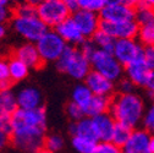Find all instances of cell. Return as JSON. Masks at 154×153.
I'll return each mask as SVG.
<instances>
[{
  "mask_svg": "<svg viewBox=\"0 0 154 153\" xmlns=\"http://www.w3.org/2000/svg\"><path fill=\"white\" fill-rule=\"evenodd\" d=\"M47 114L44 108L25 110L18 108L12 114L11 143L18 151L35 153L44 147Z\"/></svg>",
  "mask_w": 154,
  "mask_h": 153,
  "instance_id": "obj_1",
  "label": "cell"
},
{
  "mask_svg": "<svg viewBox=\"0 0 154 153\" xmlns=\"http://www.w3.org/2000/svg\"><path fill=\"white\" fill-rule=\"evenodd\" d=\"M147 105L144 98L137 92L118 93L111 98L109 113L118 124L125 125L131 130L142 125Z\"/></svg>",
  "mask_w": 154,
  "mask_h": 153,
  "instance_id": "obj_2",
  "label": "cell"
},
{
  "mask_svg": "<svg viewBox=\"0 0 154 153\" xmlns=\"http://www.w3.org/2000/svg\"><path fill=\"white\" fill-rule=\"evenodd\" d=\"M55 64L59 71L69 75L70 77L77 81H85L88 73L92 71L89 59L82 53L79 47L73 45H67Z\"/></svg>",
  "mask_w": 154,
  "mask_h": 153,
  "instance_id": "obj_3",
  "label": "cell"
},
{
  "mask_svg": "<svg viewBox=\"0 0 154 153\" xmlns=\"http://www.w3.org/2000/svg\"><path fill=\"white\" fill-rule=\"evenodd\" d=\"M89 61L93 71L99 72L114 83H118L125 77V67L111 52L97 49L89 58Z\"/></svg>",
  "mask_w": 154,
  "mask_h": 153,
  "instance_id": "obj_4",
  "label": "cell"
},
{
  "mask_svg": "<svg viewBox=\"0 0 154 153\" xmlns=\"http://www.w3.org/2000/svg\"><path fill=\"white\" fill-rule=\"evenodd\" d=\"M11 23L15 31L22 36L28 43H37L41 38L50 30L38 15L28 16V17H17L12 16Z\"/></svg>",
  "mask_w": 154,
  "mask_h": 153,
  "instance_id": "obj_5",
  "label": "cell"
},
{
  "mask_svg": "<svg viewBox=\"0 0 154 153\" xmlns=\"http://www.w3.org/2000/svg\"><path fill=\"white\" fill-rule=\"evenodd\" d=\"M35 45L44 63H49V61L56 63L69 44L63 39L60 34L55 30H49L35 43Z\"/></svg>",
  "mask_w": 154,
  "mask_h": 153,
  "instance_id": "obj_6",
  "label": "cell"
},
{
  "mask_svg": "<svg viewBox=\"0 0 154 153\" xmlns=\"http://www.w3.org/2000/svg\"><path fill=\"white\" fill-rule=\"evenodd\" d=\"M37 14L41 20L51 30H55L63 21L71 16L63 0H51L44 2L37 6Z\"/></svg>",
  "mask_w": 154,
  "mask_h": 153,
  "instance_id": "obj_7",
  "label": "cell"
},
{
  "mask_svg": "<svg viewBox=\"0 0 154 153\" xmlns=\"http://www.w3.org/2000/svg\"><path fill=\"white\" fill-rule=\"evenodd\" d=\"M111 53L119 60V63L124 67H126L127 65L143 58L144 48L136 38H127V39L115 41Z\"/></svg>",
  "mask_w": 154,
  "mask_h": 153,
  "instance_id": "obj_8",
  "label": "cell"
},
{
  "mask_svg": "<svg viewBox=\"0 0 154 153\" xmlns=\"http://www.w3.org/2000/svg\"><path fill=\"white\" fill-rule=\"evenodd\" d=\"M76 25L79 26L80 31L82 32L83 37L86 39H91V38L100 30V16L97 12H92L87 10L80 9L75 14L71 15Z\"/></svg>",
  "mask_w": 154,
  "mask_h": 153,
  "instance_id": "obj_9",
  "label": "cell"
},
{
  "mask_svg": "<svg viewBox=\"0 0 154 153\" xmlns=\"http://www.w3.org/2000/svg\"><path fill=\"white\" fill-rule=\"evenodd\" d=\"M136 10L124 4L122 2L105 4V6L99 12L100 20L105 22H125L134 20Z\"/></svg>",
  "mask_w": 154,
  "mask_h": 153,
  "instance_id": "obj_10",
  "label": "cell"
},
{
  "mask_svg": "<svg viewBox=\"0 0 154 153\" xmlns=\"http://www.w3.org/2000/svg\"><path fill=\"white\" fill-rule=\"evenodd\" d=\"M100 30L112 37L115 41L136 38L138 36V23L136 20L125 22H100Z\"/></svg>",
  "mask_w": 154,
  "mask_h": 153,
  "instance_id": "obj_11",
  "label": "cell"
},
{
  "mask_svg": "<svg viewBox=\"0 0 154 153\" xmlns=\"http://www.w3.org/2000/svg\"><path fill=\"white\" fill-rule=\"evenodd\" d=\"M152 135L142 129H134L127 142L122 146V153H152L150 151Z\"/></svg>",
  "mask_w": 154,
  "mask_h": 153,
  "instance_id": "obj_12",
  "label": "cell"
},
{
  "mask_svg": "<svg viewBox=\"0 0 154 153\" xmlns=\"http://www.w3.org/2000/svg\"><path fill=\"white\" fill-rule=\"evenodd\" d=\"M152 72H153L152 67L148 65L144 58H142L125 67V77L128 79L134 85V87L144 88Z\"/></svg>",
  "mask_w": 154,
  "mask_h": 153,
  "instance_id": "obj_13",
  "label": "cell"
},
{
  "mask_svg": "<svg viewBox=\"0 0 154 153\" xmlns=\"http://www.w3.org/2000/svg\"><path fill=\"white\" fill-rule=\"evenodd\" d=\"M85 83L91 89L94 95H102V97H111L115 91V83L106 79L105 76L99 72L91 71L85 79Z\"/></svg>",
  "mask_w": 154,
  "mask_h": 153,
  "instance_id": "obj_14",
  "label": "cell"
},
{
  "mask_svg": "<svg viewBox=\"0 0 154 153\" xmlns=\"http://www.w3.org/2000/svg\"><path fill=\"white\" fill-rule=\"evenodd\" d=\"M55 31L60 34V37L69 45L80 47L86 41V38L83 37L82 32L80 31L79 26L76 25V22L73 21V18L71 16L66 18L65 21H63L55 28Z\"/></svg>",
  "mask_w": 154,
  "mask_h": 153,
  "instance_id": "obj_15",
  "label": "cell"
},
{
  "mask_svg": "<svg viewBox=\"0 0 154 153\" xmlns=\"http://www.w3.org/2000/svg\"><path fill=\"white\" fill-rule=\"evenodd\" d=\"M16 99L20 109L32 110L43 108V95L39 89L34 87H26L18 91L16 94Z\"/></svg>",
  "mask_w": 154,
  "mask_h": 153,
  "instance_id": "obj_16",
  "label": "cell"
},
{
  "mask_svg": "<svg viewBox=\"0 0 154 153\" xmlns=\"http://www.w3.org/2000/svg\"><path fill=\"white\" fill-rule=\"evenodd\" d=\"M12 55L23 61L29 69H41L43 64H45L41 58L39 52H38L37 45L34 43H26L18 47L16 50H14Z\"/></svg>",
  "mask_w": 154,
  "mask_h": 153,
  "instance_id": "obj_17",
  "label": "cell"
},
{
  "mask_svg": "<svg viewBox=\"0 0 154 153\" xmlns=\"http://www.w3.org/2000/svg\"><path fill=\"white\" fill-rule=\"evenodd\" d=\"M94 130L97 133L98 141H111L114 130L116 127V121L111 117L110 113H105L102 115L92 118Z\"/></svg>",
  "mask_w": 154,
  "mask_h": 153,
  "instance_id": "obj_18",
  "label": "cell"
},
{
  "mask_svg": "<svg viewBox=\"0 0 154 153\" xmlns=\"http://www.w3.org/2000/svg\"><path fill=\"white\" fill-rule=\"evenodd\" d=\"M69 131L71 133V136H80V137H85L95 142H99L94 130L92 118L85 117L79 121H72L69 126Z\"/></svg>",
  "mask_w": 154,
  "mask_h": 153,
  "instance_id": "obj_19",
  "label": "cell"
},
{
  "mask_svg": "<svg viewBox=\"0 0 154 153\" xmlns=\"http://www.w3.org/2000/svg\"><path fill=\"white\" fill-rule=\"evenodd\" d=\"M111 105V97H102V95H94L89 105L85 110V115L88 118H94L109 113Z\"/></svg>",
  "mask_w": 154,
  "mask_h": 153,
  "instance_id": "obj_20",
  "label": "cell"
},
{
  "mask_svg": "<svg viewBox=\"0 0 154 153\" xmlns=\"http://www.w3.org/2000/svg\"><path fill=\"white\" fill-rule=\"evenodd\" d=\"M138 41L144 47H154V12L138 23Z\"/></svg>",
  "mask_w": 154,
  "mask_h": 153,
  "instance_id": "obj_21",
  "label": "cell"
},
{
  "mask_svg": "<svg viewBox=\"0 0 154 153\" xmlns=\"http://www.w3.org/2000/svg\"><path fill=\"white\" fill-rule=\"evenodd\" d=\"M93 97H94V94L91 92V89L83 82V83H79L77 86H75V88L72 89L71 102H73L79 107H81L83 113H85L86 108L89 105V103H91Z\"/></svg>",
  "mask_w": 154,
  "mask_h": 153,
  "instance_id": "obj_22",
  "label": "cell"
},
{
  "mask_svg": "<svg viewBox=\"0 0 154 153\" xmlns=\"http://www.w3.org/2000/svg\"><path fill=\"white\" fill-rule=\"evenodd\" d=\"M9 66H10V76L12 82H20L25 80L28 73H29V67L21 61L15 55H11L9 58Z\"/></svg>",
  "mask_w": 154,
  "mask_h": 153,
  "instance_id": "obj_23",
  "label": "cell"
},
{
  "mask_svg": "<svg viewBox=\"0 0 154 153\" xmlns=\"http://www.w3.org/2000/svg\"><path fill=\"white\" fill-rule=\"evenodd\" d=\"M18 109L16 95L12 93L11 89L0 91V111L12 114Z\"/></svg>",
  "mask_w": 154,
  "mask_h": 153,
  "instance_id": "obj_24",
  "label": "cell"
},
{
  "mask_svg": "<svg viewBox=\"0 0 154 153\" xmlns=\"http://www.w3.org/2000/svg\"><path fill=\"white\" fill-rule=\"evenodd\" d=\"M91 39L93 41V43L95 44L98 49L100 50H105V52H112L114 44H115V39L112 37H110L108 33H105L104 31L99 30L95 33Z\"/></svg>",
  "mask_w": 154,
  "mask_h": 153,
  "instance_id": "obj_25",
  "label": "cell"
},
{
  "mask_svg": "<svg viewBox=\"0 0 154 153\" xmlns=\"http://www.w3.org/2000/svg\"><path fill=\"white\" fill-rule=\"evenodd\" d=\"M95 143H97L95 141L80 136H72L71 139V145L77 153H92L95 147Z\"/></svg>",
  "mask_w": 154,
  "mask_h": 153,
  "instance_id": "obj_26",
  "label": "cell"
},
{
  "mask_svg": "<svg viewBox=\"0 0 154 153\" xmlns=\"http://www.w3.org/2000/svg\"><path fill=\"white\" fill-rule=\"evenodd\" d=\"M132 133V130L125 125H121V124H116V127L114 130V133H112V137H111V141L118 145L119 147L122 148V146L127 142V140L130 139Z\"/></svg>",
  "mask_w": 154,
  "mask_h": 153,
  "instance_id": "obj_27",
  "label": "cell"
},
{
  "mask_svg": "<svg viewBox=\"0 0 154 153\" xmlns=\"http://www.w3.org/2000/svg\"><path fill=\"white\" fill-rule=\"evenodd\" d=\"M64 139L63 136L57 135V133H51V135H47L44 140V148L51 151V152H57L61 151L64 147Z\"/></svg>",
  "mask_w": 154,
  "mask_h": 153,
  "instance_id": "obj_28",
  "label": "cell"
},
{
  "mask_svg": "<svg viewBox=\"0 0 154 153\" xmlns=\"http://www.w3.org/2000/svg\"><path fill=\"white\" fill-rule=\"evenodd\" d=\"M92 153H122V149L112 141H99L95 143Z\"/></svg>",
  "mask_w": 154,
  "mask_h": 153,
  "instance_id": "obj_29",
  "label": "cell"
},
{
  "mask_svg": "<svg viewBox=\"0 0 154 153\" xmlns=\"http://www.w3.org/2000/svg\"><path fill=\"white\" fill-rule=\"evenodd\" d=\"M142 126L144 130H147L150 133L152 136H154V101H152L150 104L146 109Z\"/></svg>",
  "mask_w": 154,
  "mask_h": 153,
  "instance_id": "obj_30",
  "label": "cell"
},
{
  "mask_svg": "<svg viewBox=\"0 0 154 153\" xmlns=\"http://www.w3.org/2000/svg\"><path fill=\"white\" fill-rule=\"evenodd\" d=\"M12 14H14V16H17V17H28V16L38 15L37 14V6L31 5L28 3H23V4L17 5V6H14Z\"/></svg>",
  "mask_w": 154,
  "mask_h": 153,
  "instance_id": "obj_31",
  "label": "cell"
},
{
  "mask_svg": "<svg viewBox=\"0 0 154 153\" xmlns=\"http://www.w3.org/2000/svg\"><path fill=\"white\" fill-rule=\"evenodd\" d=\"M80 9L99 14L105 6V0H79Z\"/></svg>",
  "mask_w": 154,
  "mask_h": 153,
  "instance_id": "obj_32",
  "label": "cell"
},
{
  "mask_svg": "<svg viewBox=\"0 0 154 153\" xmlns=\"http://www.w3.org/2000/svg\"><path fill=\"white\" fill-rule=\"evenodd\" d=\"M66 114H67V117L70 118V120H72V121H79V120H81L82 118L86 117L82 108L79 107L73 102H70L66 105Z\"/></svg>",
  "mask_w": 154,
  "mask_h": 153,
  "instance_id": "obj_33",
  "label": "cell"
},
{
  "mask_svg": "<svg viewBox=\"0 0 154 153\" xmlns=\"http://www.w3.org/2000/svg\"><path fill=\"white\" fill-rule=\"evenodd\" d=\"M0 130H3L6 133H9V135H11V132H12V115L11 114L0 111Z\"/></svg>",
  "mask_w": 154,
  "mask_h": 153,
  "instance_id": "obj_34",
  "label": "cell"
},
{
  "mask_svg": "<svg viewBox=\"0 0 154 153\" xmlns=\"http://www.w3.org/2000/svg\"><path fill=\"white\" fill-rule=\"evenodd\" d=\"M3 81H11V76H10L9 60L0 59V82Z\"/></svg>",
  "mask_w": 154,
  "mask_h": 153,
  "instance_id": "obj_35",
  "label": "cell"
},
{
  "mask_svg": "<svg viewBox=\"0 0 154 153\" xmlns=\"http://www.w3.org/2000/svg\"><path fill=\"white\" fill-rule=\"evenodd\" d=\"M79 48L82 50V53L87 56L88 59H89L91 56L93 55V53L98 49L97 47H95V44L93 43V41H92V39H86V41H85V42H83Z\"/></svg>",
  "mask_w": 154,
  "mask_h": 153,
  "instance_id": "obj_36",
  "label": "cell"
},
{
  "mask_svg": "<svg viewBox=\"0 0 154 153\" xmlns=\"http://www.w3.org/2000/svg\"><path fill=\"white\" fill-rule=\"evenodd\" d=\"M118 88H119V93H128L134 91V85L128 79L124 77L121 81L118 82Z\"/></svg>",
  "mask_w": 154,
  "mask_h": 153,
  "instance_id": "obj_37",
  "label": "cell"
},
{
  "mask_svg": "<svg viewBox=\"0 0 154 153\" xmlns=\"http://www.w3.org/2000/svg\"><path fill=\"white\" fill-rule=\"evenodd\" d=\"M144 60L148 63V65L154 71V47H144V54H143Z\"/></svg>",
  "mask_w": 154,
  "mask_h": 153,
  "instance_id": "obj_38",
  "label": "cell"
},
{
  "mask_svg": "<svg viewBox=\"0 0 154 153\" xmlns=\"http://www.w3.org/2000/svg\"><path fill=\"white\" fill-rule=\"evenodd\" d=\"M14 16L12 9L6 6H0V23H5L6 21L11 20Z\"/></svg>",
  "mask_w": 154,
  "mask_h": 153,
  "instance_id": "obj_39",
  "label": "cell"
},
{
  "mask_svg": "<svg viewBox=\"0 0 154 153\" xmlns=\"http://www.w3.org/2000/svg\"><path fill=\"white\" fill-rule=\"evenodd\" d=\"M144 89H146V93H147L148 97H149L152 101H154V71H153L152 75L149 76L148 82H147L146 86H144Z\"/></svg>",
  "mask_w": 154,
  "mask_h": 153,
  "instance_id": "obj_40",
  "label": "cell"
},
{
  "mask_svg": "<svg viewBox=\"0 0 154 153\" xmlns=\"http://www.w3.org/2000/svg\"><path fill=\"white\" fill-rule=\"evenodd\" d=\"M63 3L65 4V6L67 8V10L72 14H75L76 11L80 10V4H79V0H63Z\"/></svg>",
  "mask_w": 154,
  "mask_h": 153,
  "instance_id": "obj_41",
  "label": "cell"
},
{
  "mask_svg": "<svg viewBox=\"0 0 154 153\" xmlns=\"http://www.w3.org/2000/svg\"><path fill=\"white\" fill-rule=\"evenodd\" d=\"M10 142H11V135H9V133H6L3 130H0V152H2V149H4Z\"/></svg>",
  "mask_w": 154,
  "mask_h": 153,
  "instance_id": "obj_42",
  "label": "cell"
},
{
  "mask_svg": "<svg viewBox=\"0 0 154 153\" xmlns=\"http://www.w3.org/2000/svg\"><path fill=\"white\" fill-rule=\"evenodd\" d=\"M121 2L124 3V4H126V5H128L130 8H138L141 4H142V0H121Z\"/></svg>",
  "mask_w": 154,
  "mask_h": 153,
  "instance_id": "obj_43",
  "label": "cell"
},
{
  "mask_svg": "<svg viewBox=\"0 0 154 153\" xmlns=\"http://www.w3.org/2000/svg\"><path fill=\"white\" fill-rule=\"evenodd\" d=\"M44 2H51V0H26V3L34 5V6H38L41 3H44Z\"/></svg>",
  "mask_w": 154,
  "mask_h": 153,
  "instance_id": "obj_44",
  "label": "cell"
},
{
  "mask_svg": "<svg viewBox=\"0 0 154 153\" xmlns=\"http://www.w3.org/2000/svg\"><path fill=\"white\" fill-rule=\"evenodd\" d=\"M142 4L154 10V0H142Z\"/></svg>",
  "mask_w": 154,
  "mask_h": 153,
  "instance_id": "obj_45",
  "label": "cell"
},
{
  "mask_svg": "<svg viewBox=\"0 0 154 153\" xmlns=\"http://www.w3.org/2000/svg\"><path fill=\"white\" fill-rule=\"evenodd\" d=\"M5 33H6V27H5V25L4 23H0V39L5 36Z\"/></svg>",
  "mask_w": 154,
  "mask_h": 153,
  "instance_id": "obj_46",
  "label": "cell"
},
{
  "mask_svg": "<svg viewBox=\"0 0 154 153\" xmlns=\"http://www.w3.org/2000/svg\"><path fill=\"white\" fill-rule=\"evenodd\" d=\"M10 4H11V0H0V6L10 8Z\"/></svg>",
  "mask_w": 154,
  "mask_h": 153,
  "instance_id": "obj_47",
  "label": "cell"
},
{
  "mask_svg": "<svg viewBox=\"0 0 154 153\" xmlns=\"http://www.w3.org/2000/svg\"><path fill=\"white\" fill-rule=\"evenodd\" d=\"M23 3H26V0H11V4H12L14 6H17V5L23 4ZM14 6H12V8H14Z\"/></svg>",
  "mask_w": 154,
  "mask_h": 153,
  "instance_id": "obj_48",
  "label": "cell"
},
{
  "mask_svg": "<svg viewBox=\"0 0 154 153\" xmlns=\"http://www.w3.org/2000/svg\"><path fill=\"white\" fill-rule=\"evenodd\" d=\"M35 153H55V152H51V151H49V149H47V148H41L39 151H37Z\"/></svg>",
  "mask_w": 154,
  "mask_h": 153,
  "instance_id": "obj_49",
  "label": "cell"
},
{
  "mask_svg": "<svg viewBox=\"0 0 154 153\" xmlns=\"http://www.w3.org/2000/svg\"><path fill=\"white\" fill-rule=\"evenodd\" d=\"M150 151L152 153H154V136H152V140H150Z\"/></svg>",
  "mask_w": 154,
  "mask_h": 153,
  "instance_id": "obj_50",
  "label": "cell"
},
{
  "mask_svg": "<svg viewBox=\"0 0 154 153\" xmlns=\"http://www.w3.org/2000/svg\"><path fill=\"white\" fill-rule=\"evenodd\" d=\"M121 2V0H105V4H111V3H118Z\"/></svg>",
  "mask_w": 154,
  "mask_h": 153,
  "instance_id": "obj_51",
  "label": "cell"
},
{
  "mask_svg": "<svg viewBox=\"0 0 154 153\" xmlns=\"http://www.w3.org/2000/svg\"><path fill=\"white\" fill-rule=\"evenodd\" d=\"M0 153H2V152H0Z\"/></svg>",
  "mask_w": 154,
  "mask_h": 153,
  "instance_id": "obj_52",
  "label": "cell"
}]
</instances>
